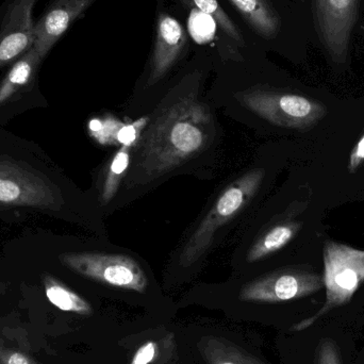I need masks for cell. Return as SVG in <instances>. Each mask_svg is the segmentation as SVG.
Instances as JSON below:
<instances>
[{
  "instance_id": "3",
  "label": "cell",
  "mask_w": 364,
  "mask_h": 364,
  "mask_svg": "<svg viewBox=\"0 0 364 364\" xmlns=\"http://www.w3.org/2000/svg\"><path fill=\"white\" fill-rule=\"evenodd\" d=\"M264 175V170L256 168L225 188L184 246L181 256V264L184 267L192 265L207 252L216 231L245 207L248 200L256 194Z\"/></svg>"
},
{
  "instance_id": "15",
  "label": "cell",
  "mask_w": 364,
  "mask_h": 364,
  "mask_svg": "<svg viewBox=\"0 0 364 364\" xmlns=\"http://www.w3.org/2000/svg\"><path fill=\"white\" fill-rule=\"evenodd\" d=\"M231 1L263 38H274L279 31V19L267 0Z\"/></svg>"
},
{
  "instance_id": "25",
  "label": "cell",
  "mask_w": 364,
  "mask_h": 364,
  "mask_svg": "<svg viewBox=\"0 0 364 364\" xmlns=\"http://www.w3.org/2000/svg\"><path fill=\"white\" fill-rule=\"evenodd\" d=\"M364 164V134L353 149L348 159V170L350 174L359 170Z\"/></svg>"
},
{
  "instance_id": "17",
  "label": "cell",
  "mask_w": 364,
  "mask_h": 364,
  "mask_svg": "<svg viewBox=\"0 0 364 364\" xmlns=\"http://www.w3.org/2000/svg\"><path fill=\"white\" fill-rule=\"evenodd\" d=\"M129 162L130 149L127 146H122L121 149L115 154L109 166L108 174L102 188V203H108L117 194L119 183L129 166Z\"/></svg>"
},
{
  "instance_id": "19",
  "label": "cell",
  "mask_w": 364,
  "mask_h": 364,
  "mask_svg": "<svg viewBox=\"0 0 364 364\" xmlns=\"http://www.w3.org/2000/svg\"><path fill=\"white\" fill-rule=\"evenodd\" d=\"M124 123L107 115L104 119H94L90 122L89 129L92 136L102 145H117V136Z\"/></svg>"
},
{
  "instance_id": "12",
  "label": "cell",
  "mask_w": 364,
  "mask_h": 364,
  "mask_svg": "<svg viewBox=\"0 0 364 364\" xmlns=\"http://www.w3.org/2000/svg\"><path fill=\"white\" fill-rule=\"evenodd\" d=\"M301 227L303 223L296 220H286L272 227L250 248L247 254L248 262L262 260L279 252L299 235Z\"/></svg>"
},
{
  "instance_id": "21",
  "label": "cell",
  "mask_w": 364,
  "mask_h": 364,
  "mask_svg": "<svg viewBox=\"0 0 364 364\" xmlns=\"http://www.w3.org/2000/svg\"><path fill=\"white\" fill-rule=\"evenodd\" d=\"M149 122V119L147 117H141L134 123L124 124L123 127L117 132V144L132 149L136 144V141L140 139L141 134L146 127Z\"/></svg>"
},
{
  "instance_id": "23",
  "label": "cell",
  "mask_w": 364,
  "mask_h": 364,
  "mask_svg": "<svg viewBox=\"0 0 364 364\" xmlns=\"http://www.w3.org/2000/svg\"><path fill=\"white\" fill-rule=\"evenodd\" d=\"M0 364H42L25 353L0 348Z\"/></svg>"
},
{
  "instance_id": "18",
  "label": "cell",
  "mask_w": 364,
  "mask_h": 364,
  "mask_svg": "<svg viewBox=\"0 0 364 364\" xmlns=\"http://www.w3.org/2000/svg\"><path fill=\"white\" fill-rule=\"evenodd\" d=\"M195 6L198 8L200 12L209 15L212 18L218 21V25L220 26L223 30L230 36L231 38L239 43L243 44V38L240 34L239 30L235 27V23L229 19L226 13L222 10V6L218 4V0H192Z\"/></svg>"
},
{
  "instance_id": "11",
  "label": "cell",
  "mask_w": 364,
  "mask_h": 364,
  "mask_svg": "<svg viewBox=\"0 0 364 364\" xmlns=\"http://www.w3.org/2000/svg\"><path fill=\"white\" fill-rule=\"evenodd\" d=\"M186 43L183 28L170 15H161L158 23L157 43L153 58L151 81L159 80L172 68Z\"/></svg>"
},
{
  "instance_id": "7",
  "label": "cell",
  "mask_w": 364,
  "mask_h": 364,
  "mask_svg": "<svg viewBox=\"0 0 364 364\" xmlns=\"http://www.w3.org/2000/svg\"><path fill=\"white\" fill-rule=\"evenodd\" d=\"M0 203L49 208L55 205L57 197L41 177L16 164L0 161Z\"/></svg>"
},
{
  "instance_id": "10",
  "label": "cell",
  "mask_w": 364,
  "mask_h": 364,
  "mask_svg": "<svg viewBox=\"0 0 364 364\" xmlns=\"http://www.w3.org/2000/svg\"><path fill=\"white\" fill-rule=\"evenodd\" d=\"M324 42L333 57L342 59L357 13V0H316Z\"/></svg>"
},
{
  "instance_id": "2",
  "label": "cell",
  "mask_w": 364,
  "mask_h": 364,
  "mask_svg": "<svg viewBox=\"0 0 364 364\" xmlns=\"http://www.w3.org/2000/svg\"><path fill=\"white\" fill-rule=\"evenodd\" d=\"M323 261L326 301L314 316L295 325L293 331H305L331 310L350 303L363 284L364 250L328 240L323 248Z\"/></svg>"
},
{
  "instance_id": "16",
  "label": "cell",
  "mask_w": 364,
  "mask_h": 364,
  "mask_svg": "<svg viewBox=\"0 0 364 364\" xmlns=\"http://www.w3.org/2000/svg\"><path fill=\"white\" fill-rule=\"evenodd\" d=\"M44 288L48 301L62 311L73 312L80 316H91L93 314L92 306L85 299L55 278L49 276L45 277Z\"/></svg>"
},
{
  "instance_id": "6",
  "label": "cell",
  "mask_w": 364,
  "mask_h": 364,
  "mask_svg": "<svg viewBox=\"0 0 364 364\" xmlns=\"http://www.w3.org/2000/svg\"><path fill=\"white\" fill-rule=\"evenodd\" d=\"M324 288L323 276L306 267L280 269L246 284L240 299L248 303H282L304 299Z\"/></svg>"
},
{
  "instance_id": "14",
  "label": "cell",
  "mask_w": 364,
  "mask_h": 364,
  "mask_svg": "<svg viewBox=\"0 0 364 364\" xmlns=\"http://www.w3.org/2000/svg\"><path fill=\"white\" fill-rule=\"evenodd\" d=\"M198 346L208 364H263L256 357L226 339L203 338Z\"/></svg>"
},
{
  "instance_id": "13",
  "label": "cell",
  "mask_w": 364,
  "mask_h": 364,
  "mask_svg": "<svg viewBox=\"0 0 364 364\" xmlns=\"http://www.w3.org/2000/svg\"><path fill=\"white\" fill-rule=\"evenodd\" d=\"M43 59L32 47L25 55L16 60L0 83V105L4 104L18 93L33 78Z\"/></svg>"
},
{
  "instance_id": "8",
  "label": "cell",
  "mask_w": 364,
  "mask_h": 364,
  "mask_svg": "<svg viewBox=\"0 0 364 364\" xmlns=\"http://www.w3.org/2000/svg\"><path fill=\"white\" fill-rule=\"evenodd\" d=\"M38 0H13L0 27V68L33 47V9Z\"/></svg>"
},
{
  "instance_id": "22",
  "label": "cell",
  "mask_w": 364,
  "mask_h": 364,
  "mask_svg": "<svg viewBox=\"0 0 364 364\" xmlns=\"http://www.w3.org/2000/svg\"><path fill=\"white\" fill-rule=\"evenodd\" d=\"M316 364H341L339 350L333 340L324 339L321 341Z\"/></svg>"
},
{
  "instance_id": "9",
  "label": "cell",
  "mask_w": 364,
  "mask_h": 364,
  "mask_svg": "<svg viewBox=\"0 0 364 364\" xmlns=\"http://www.w3.org/2000/svg\"><path fill=\"white\" fill-rule=\"evenodd\" d=\"M94 0H57L34 25L33 48L43 60Z\"/></svg>"
},
{
  "instance_id": "1",
  "label": "cell",
  "mask_w": 364,
  "mask_h": 364,
  "mask_svg": "<svg viewBox=\"0 0 364 364\" xmlns=\"http://www.w3.org/2000/svg\"><path fill=\"white\" fill-rule=\"evenodd\" d=\"M211 123L208 109L194 100L170 107L145 136L139 166L147 176L156 177L183 164L205 149Z\"/></svg>"
},
{
  "instance_id": "5",
  "label": "cell",
  "mask_w": 364,
  "mask_h": 364,
  "mask_svg": "<svg viewBox=\"0 0 364 364\" xmlns=\"http://www.w3.org/2000/svg\"><path fill=\"white\" fill-rule=\"evenodd\" d=\"M61 261L75 273L114 288L144 293L149 287L142 267L125 255L73 252L62 255Z\"/></svg>"
},
{
  "instance_id": "4",
  "label": "cell",
  "mask_w": 364,
  "mask_h": 364,
  "mask_svg": "<svg viewBox=\"0 0 364 364\" xmlns=\"http://www.w3.org/2000/svg\"><path fill=\"white\" fill-rule=\"evenodd\" d=\"M237 100L265 121L291 129H311L327 115L324 104L299 94L255 90Z\"/></svg>"
},
{
  "instance_id": "20",
  "label": "cell",
  "mask_w": 364,
  "mask_h": 364,
  "mask_svg": "<svg viewBox=\"0 0 364 364\" xmlns=\"http://www.w3.org/2000/svg\"><path fill=\"white\" fill-rule=\"evenodd\" d=\"M214 21L205 13L194 12L190 18V31L198 42L210 40L213 36Z\"/></svg>"
},
{
  "instance_id": "24",
  "label": "cell",
  "mask_w": 364,
  "mask_h": 364,
  "mask_svg": "<svg viewBox=\"0 0 364 364\" xmlns=\"http://www.w3.org/2000/svg\"><path fill=\"white\" fill-rule=\"evenodd\" d=\"M157 352V343L154 341L147 342V343H145L144 346H141V348L136 350L130 364H149L153 363L154 359L156 358Z\"/></svg>"
}]
</instances>
